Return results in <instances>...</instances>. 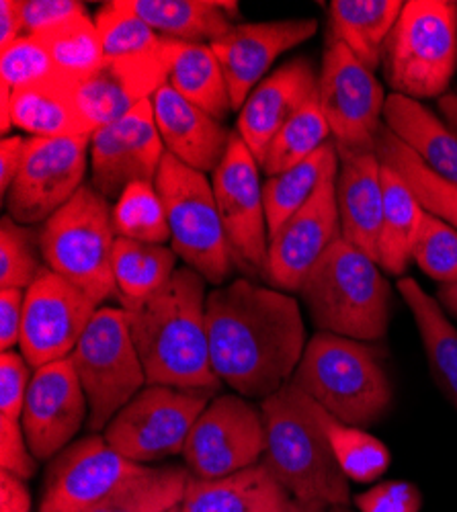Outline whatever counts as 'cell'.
<instances>
[{
    "mask_svg": "<svg viewBox=\"0 0 457 512\" xmlns=\"http://www.w3.org/2000/svg\"><path fill=\"white\" fill-rule=\"evenodd\" d=\"M207 336L220 381L261 402L292 381L308 345L294 297L251 279L207 293Z\"/></svg>",
    "mask_w": 457,
    "mask_h": 512,
    "instance_id": "6da1fadb",
    "label": "cell"
},
{
    "mask_svg": "<svg viewBox=\"0 0 457 512\" xmlns=\"http://www.w3.org/2000/svg\"><path fill=\"white\" fill-rule=\"evenodd\" d=\"M205 285L185 265L158 293L126 310L148 386L220 392L207 336Z\"/></svg>",
    "mask_w": 457,
    "mask_h": 512,
    "instance_id": "7a4b0ae2",
    "label": "cell"
},
{
    "mask_svg": "<svg viewBox=\"0 0 457 512\" xmlns=\"http://www.w3.org/2000/svg\"><path fill=\"white\" fill-rule=\"evenodd\" d=\"M267 449L261 463L298 502L349 506V478L330 449L316 402L292 381L261 402Z\"/></svg>",
    "mask_w": 457,
    "mask_h": 512,
    "instance_id": "3957f363",
    "label": "cell"
},
{
    "mask_svg": "<svg viewBox=\"0 0 457 512\" xmlns=\"http://www.w3.org/2000/svg\"><path fill=\"white\" fill-rule=\"evenodd\" d=\"M298 293L318 332L363 343L388 334L392 287L380 265L343 238L322 254Z\"/></svg>",
    "mask_w": 457,
    "mask_h": 512,
    "instance_id": "277c9868",
    "label": "cell"
},
{
    "mask_svg": "<svg viewBox=\"0 0 457 512\" xmlns=\"http://www.w3.org/2000/svg\"><path fill=\"white\" fill-rule=\"evenodd\" d=\"M292 383L328 414L359 429L380 422L394 402L378 349L330 332L308 340Z\"/></svg>",
    "mask_w": 457,
    "mask_h": 512,
    "instance_id": "5b68a950",
    "label": "cell"
},
{
    "mask_svg": "<svg viewBox=\"0 0 457 512\" xmlns=\"http://www.w3.org/2000/svg\"><path fill=\"white\" fill-rule=\"evenodd\" d=\"M384 78L394 95L441 99L457 70L455 0H408L386 41Z\"/></svg>",
    "mask_w": 457,
    "mask_h": 512,
    "instance_id": "8992f818",
    "label": "cell"
},
{
    "mask_svg": "<svg viewBox=\"0 0 457 512\" xmlns=\"http://www.w3.org/2000/svg\"><path fill=\"white\" fill-rule=\"evenodd\" d=\"M115 240L113 209L93 185H82L62 209L39 226L46 267L85 291L99 306L117 295Z\"/></svg>",
    "mask_w": 457,
    "mask_h": 512,
    "instance_id": "52a82bcc",
    "label": "cell"
},
{
    "mask_svg": "<svg viewBox=\"0 0 457 512\" xmlns=\"http://www.w3.org/2000/svg\"><path fill=\"white\" fill-rule=\"evenodd\" d=\"M154 185L169 220L171 248L207 283L222 287L236 263L218 211L214 185L207 175L171 154L162 158Z\"/></svg>",
    "mask_w": 457,
    "mask_h": 512,
    "instance_id": "ba28073f",
    "label": "cell"
},
{
    "mask_svg": "<svg viewBox=\"0 0 457 512\" xmlns=\"http://www.w3.org/2000/svg\"><path fill=\"white\" fill-rule=\"evenodd\" d=\"M70 361L89 402L91 433H103L117 412L148 386L123 308H99Z\"/></svg>",
    "mask_w": 457,
    "mask_h": 512,
    "instance_id": "9c48e42d",
    "label": "cell"
},
{
    "mask_svg": "<svg viewBox=\"0 0 457 512\" xmlns=\"http://www.w3.org/2000/svg\"><path fill=\"white\" fill-rule=\"evenodd\" d=\"M216 394V390L146 386L117 412L103 437L115 451L142 465L183 455L193 424Z\"/></svg>",
    "mask_w": 457,
    "mask_h": 512,
    "instance_id": "30bf717a",
    "label": "cell"
},
{
    "mask_svg": "<svg viewBox=\"0 0 457 512\" xmlns=\"http://www.w3.org/2000/svg\"><path fill=\"white\" fill-rule=\"evenodd\" d=\"M386 99L376 72L365 68L343 41L326 33L318 101L337 150H376Z\"/></svg>",
    "mask_w": 457,
    "mask_h": 512,
    "instance_id": "8fae6325",
    "label": "cell"
},
{
    "mask_svg": "<svg viewBox=\"0 0 457 512\" xmlns=\"http://www.w3.org/2000/svg\"><path fill=\"white\" fill-rule=\"evenodd\" d=\"M265 449L261 406L240 394H222L193 424L183 457L191 478L212 482L261 463Z\"/></svg>",
    "mask_w": 457,
    "mask_h": 512,
    "instance_id": "7c38bea8",
    "label": "cell"
},
{
    "mask_svg": "<svg viewBox=\"0 0 457 512\" xmlns=\"http://www.w3.org/2000/svg\"><path fill=\"white\" fill-rule=\"evenodd\" d=\"M212 185L236 267L251 277L267 279L269 226L261 166L236 132L214 170Z\"/></svg>",
    "mask_w": 457,
    "mask_h": 512,
    "instance_id": "4fadbf2b",
    "label": "cell"
},
{
    "mask_svg": "<svg viewBox=\"0 0 457 512\" xmlns=\"http://www.w3.org/2000/svg\"><path fill=\"white\" fill-rule=\"evenodd\" d=\"M91 136L29 138L19 175L5 203L9 216L35 226L50 220L85 185Z\"/></svg>",
    "mask_w": 457,
    "mask_h": 512,
    "instance_id": "5bb4252c",
    "label": "cell"
},
{
    "mask_svg": "<svg viewBox=\"0 0 457 512\" xmlns=\"http://www.w3.org/2000/svg\"><path fill=\"white\" fill-rule=\"evenodd\" d=\"M97 310L85 291L44 267L25 289L19 353L33 371L68 359Z\"/></svg>",
    "mask_w": 457,
    "mask_h": 512,
    "instance_id": "9a60e30c",
    "label": "cell"
},
{
    "mask_svg": "<svg viewBox=\"0 0 457 512\" xmlns=\"http://www.w3.org/2000/svg\"><path fill=\"white\" fill-rule=\"evenodd\" d=\"M144 467L115 451L99 433L78 439L50 461L39 512H85Z\"/></svg>",
    "mask_w": 457,
    "mask_h": 512,
    "instance_id": "2e32d148",
    "label": "cell"
},
{
    "mask_svg": "<svg viewBox=\"0 0 457 512\" xmlns=\"http://www.w3.org/2000/svg\"><path fill=\"white\" fill-rule=\"evenodd\" d=\"M164 156L152 99H146L91 136V185L105 199L117 201L134 183H154Z\"/></svg>",
    "mask_w": 457,
    "mask_h": 512,
    "instance_id": "e0dca14e",
    "label": "cell"
},
{
    "mask_svg": "<svg viewBox=\"0 0 457 512\" xmlns=\"http://www.w3.org/2000/svg\"><path fill=\"white\" fill-rule=\"evenodd\" d=\"M85 418L89 402L70 357L33 371L21 424L37 461H52L64 451Z\"/></svg>",
    "mask_w": 457,
    "mask_h": 512,
    "instance_id": "ac0fdd59",
    "label": "cell"
},
{
    "mask_svg": "<svg viewBox=\"0 0 457 512\" xmlns=\"http://www.w3.org/2000/svg\"><path fill=\"white\" fill-rule=\"evenodd\" d=\"M341 238L337 175L328 177L316 195L269 238L267 283L279 291H300L322 254Z\"/></svg>",
    "mask_w": 457,
    "mask_h": 512,
    "instance_id": "d6986e66",
    "label": "cell"
},
{
    "mask_svg": "<svg viewBox=\"0 0 457 512\" xmlns=\"http://www.w3.org/2000/svg\"><path fill=\"white\" fill-rule=\"evenodd\" d=\"M316 31V19L236 23L230 33L214 41L212 50L222 66L232 109H242L281 54L306 44Z\"/></svg>",
    "mask_w": 457,
    "mask_h": 512,
    "instance_id": "ffe728a7",
    "label": "cell"
},
{
    "mask_svg": "<svg viewBox=\"0 0 457 512\" xmlns=\"http://www.w3.org/2000/svg\"><path fill=\"white\" fill-rule=\"evenodd\" d=\"M318 95V74L308 58L289 60L275 68L244 101L236 134L261 164L281 127Z\"/></svg>",
    "mask_w": 457,
    "mask_h": 512,
    "instance_id": "44dd1931",
    "label": "cell"
},
{
    "mask_svg": "<svg viewBox=\"0 0 457 512\" xmlns=\"http://www.w3.org/2000/svg\"><path fill=\"white\" fill-rule=\"evenodd\" d=\"M152 107L166 154L203 175H214L232 140L228 127L183 99L169 82L156 91Z\"/></svg>",
    "mask_w": 457,
    "mask_h": 512,
    "instance_id": "7402d4cb",
    "label": "cell"
},
{
    "mask_svg": "<svg viewBox=\"0 0 457 512\" xmlns=\"http://www.w3.org/2000/svg\"><path fill=\"white\" fill-rule=\"evenodd\" d=\"M337 207L341 238L378 263L384 218L382 160L376 150H337Z\"/></svg>",
    "mask_w": 457,
    "mask_h": 512,
    "instance_id": "603a6c76",
    "label": "cell"
},
{
    "mask_svg": "<svg viewBox=\"0 0 457 512\" xmlns=\"http://www.w3.org/2000/svg\"><path fill=\"white\" fill-rule=\"evenodd\" d=\"M298 502L263 463L220 480H189L181 512H302Z\"/></svg>",
    "mask_w": 457,
    "mask_h": 512,
    "instance_id": "cb8c5ba5",
    "label": "cell"
},
{
    "mask_svg": "<svg viewBox=\"0 0 457 512\" xmlns=\"http://www.w3.org/2000/svg\"><path fill=\"white\" fill-rule=\"evenodd\" d=\"M384 125L435 175L457 185V132L423 101L390 93Z\"/></svg>",
    "mask_w": 457,
    "mask_h": 512,
    "instance_id": "d4e9b609",
    "label": "cell"
},
{
    "mask_svg": "<svg viewBox=\"0 0 457 512\" xmlns=\"http://www.w3.org/2000/svg\"><path fill=\"white\" fill-rule=\"evenodd\" d=\"M136 17L166 39L210 46L236 25L238 3L226 0H123Z\"/></svg>",
    "mask_w": 457,
    "mask_h": 512,
    "instance_id": "484cf974",
    "label": "cell"
},
{
    "mask_svg": "<svg viewBox=\"0 0 457 512\" xmlns=\"http://www.w3.org/2000/svg\"><path fill=\"white\" fill-rule=\"evenodd\" d=\"M13 125L31 138L93 136L82 115L74 80L56 74L13 93Z\"/></svg>",
    "mask_w": 457,
    "mask_h": 512,
    "instance_id": "4316f807",
    "label": "cell"
},
{
    "mask_svg": "<svg viewBox=\"0 0 457 512\" xmlns=\"http://www.w3.org/2000/svg\"><path fill=\"white\" fill-rule=\"evenodd\" d=\"M402 9V0H332L328 35L343 41L365 68L376 72Z\"/></svg>",
    "mask_w": 457,
    "mask_h": 512,
    "instance_id": "83f0119b",
    "label": "cell"
},
{
    "mask_svg": "<svg viewBox=\"0 0 457 512\" xmlns=\"http://www.w3.org/2000/svg\"><path fill=\"white\" fill-rule=\"evenodd\" d=\"M396 285L419 328L437 388L457 410V328L447 318L437 297H431L417 279L400 277Z\"/></svg>",
    "mask_w": 457,
    "mask_h": 512,
    "instance_id": "f1b7e54d",
    "label": "cell"
},
{
    "mask_svg": "<svg viewBox=\"0 0 457 512\" xmlns=\"http://www.w3.org/2000/svg\"><path fill=\"white\" fill-rule=\"evenodd\" d=\"M382 185L384 218L378 246V265L390 275L402 277L412 263V250L417 244L425 209L406 181L384 162Z\"/></svg>",
    "mask_w": 457,
    "mask_h": 512,
    "instance_id": "f546056e",
    "label": "cell"
},
{
    "mask_svg": "<svg viewBox=\"0 0 457 512\" xmlns=\"http://www.w3.org/2000/svg\"><path fill=\"white\" fill-rule=\"evenodd\" d=\"M177 269V252L171 246L117 236L113 248V275L123 310L140 306L158 293Z\"/></svg>",
    "mask_w": 457,
    "mask_h": 512,
    "instance_id": "4dcf8cb0",
    "label": "cell"
},
{
    "mask_svg": "<svg viewBox=\"0 0 457 512\" xmlns=\"http://www.w3.org/2000/svg\"><path fill=\"white\" fill-rule=\"evenodd\" d=\"M339 173V152L335 140L326 142L318 152L298 166L285 170L263 183L269 238L277 234L287 220L316 195L320 185Z\"/></svg>",
    "mask_w": 457,
    "mask_h": 512,
    "instance_id": "1f68e13d",
    "label": "cell"
},
{
    "mask_svg": "<svg viewBox=\"0 0 457 512\" xmlns=\"http://www.w3.org/2000/svg\"><path fill=\"white\" fill-rule=\"evenodd\" d=\"M169 84L183 99L218 121H224L232 111L228 84L210 44H181L179 41Z\"/></svg>",
    "mask_w": 457,
    "mask_h": 512,
    "instance_id": "d6a6232c",
    "label": "cell"
},
{
    "mask_svg": "<svg viewBox=\"0 0 457 512\" xmlns=\"http://www.w3.org/2000/svg\"><path fill=\"white\" fill-rule=\"evenodd\" d=\"M378 158L394 168L417 195L421 207L451 228L457 230V185L441 179L417 156L410 152L386 125L376 136Z\"/></svg>",
    "mask_w": 457,
    "mask_h": 512,
    "instance_id": "836d02e7",
    "label": "cell"
},
{
    "mask_svg": "<svg viewBox=\"0 0 457 512\" xmlns=\"http://www.w3.org/2000/svg\"><path fill=\"white\" fill-rule=\"evenodd\" d=\"M191 474L181 465H146L138 476L85 512H169L185 498Z\"/></svg>",
    "mask_w": 457,
    "mask_h": 512,
    "instance_id": "e575fe53",
    "label": "cell"
},
{
    "mask_svg": "<svg viewBox=\"0 0 457 512\" xmlns=\"http://www.w3.org/2000/svg\"><path fill=\"white\" fill-rule=\"evenodd\" d=\"M318 420L349 482L371 484L388 472L392 453L378 437H373L365 429H359V426L341 422L320 406Z\"/></svg>",
    "mask_w": 457,
    "mask_h": 512,
    "instance_id": "d590c367",
    "label": "cell"
},
{
    "mask_svg": "<svg viewBox=\"0 0 457 512\" xmlns=\"http://www.w3.org/2000/svg\"><path fill=\"white\" fill-rule=\"evenodd\" d=\"M103 54L107 60L156 58L173 50L175 39H166L136 17L123 0H111L95 13Z\"/></svg>",
    "mask_w": 457,
    "mask_h": 512,
    "instance_id": "8d00e7d4",
    "label": "cell"
},
{
    "mask_svg": "<svg viewBox=\"0 0 457 512\" xmlns=\"http://www.w3.org/2000/svg\"><path fill=\"white\" fill-rule=\"evenodd\" d=\"M330 140V125L320 109V101L316 95L273 138L259 164L261 173H265L267 177L285 173V170L308 160Z\"/></svg>",
    "mask_w": 457,
    "mask_h": 512,
    "instance_id": "74e56055",
    "label": "cell"
},
{
    "mask_svg": "<svg viewBox=\"0 0 457 512\" xmlns=\"http://www.w3.org/2000/svg\"><path fill=\"white\" fill-rule=\"evenodd\" d=\"M35 37L44 44L56 68L74 82L89 76L105 62L99 29L89 11L74 15Z\"/></svg>",
    "mask_w": 457,
    "mask_h": 512,
    "instance_id": "f35d334b",
    "label": "cell"
},
{
    "mask_svg": "<svg viewBox=\"0 0 457 512\" xmlns=\"http://www.w3.org/2000/svg\"><path fill=\"white\" fill-rule=\"evenodd\" d=\"M113 228L121 238L148 244L171 240L164 203L154 183H134L119 195L113 207Z\"/></svg>",
    "mask_w": 457,
    "mask_h": 512,
    "instance_id": "ab89813d",
    "label": "cell"
},
{
    "mask_svg": "<svg viewBox=\"0 0 457 512\" xmlns=\"http://www.w3.org/2000/svg\"><path fill=\"white\" fill-rule=\"evenodd\" d=\"M39 230L5 216L0 222V289H27L46 265H41Z\"/></svg>",
    "mask_w": 457,
    "mask_h": 512,
    "instance_id": "60d3db41",
    "label": "cell"
},
{
    "mask_svg": "<svg viewBox=\"0 0 457 512\" xmlns=\"http://www.w3.org/2000/svg\"><path fill=\"white\" fill-rule=\"evenodd\" d=\"M412 261L441 285L457 283V230L425 211Z\"/></svg>",
    "mask_w": 457,
    "mask_h": 512,
    "instance_id": "b9f144b4",
    "label": "cell"
},
{
    "mask_svg": "<svg viewBox=\"0 0 457 512\" xmlns=\"http://www.w3.org/2000/svg\"><path fill=\"white\" fill-rule=\"evenodd\" d=\"M0 72H3V84L13 89V93L29 87V84L62 74L35 35H23L13 46L3 50Z\"/></svg>",
    "mask_w": 457,
    "mask_h": 512,
    "instance_id": "7bdbcfd3",
    "label": "cell"
},
{
    "mask_svg": "<svg viewBox=\"0 0 457 512\" xmlns=\"http://www.w3.org/2000/svg\"><path fill=\"white\" fill-rule=\"evenodd\" d=\"M359 512H421L423 494L412 482L388 480L353 498Z\"/></svg>",
    "mask_w": 457,
    "mask_h": 512,
    "instance_id": "ee69618b",
    "label": "cell"
},
{
    "mask_svg": "<svg viewBox=\"0 0 457 512\" xmlns=\"http://www.w3.org/2000/svg\"><path fill=\"white\" fill-rule=\"evenodd\" d=\"M29 381L31 365L21 353H0V418L21 420Z\"/></svg>",
    "mask_w": 457,
    "mask_h": 512,
    "instance_id": "f6af8a7d",
    "label": "cell"
},
{
    "mask_svg": "<svg viewBox=\"0 0 457 512\" xmlns=\"http://www.w3.org/2000/svg\"><path fill=\"white\" fill-rule=\"evenodd\" d=\"M0 472L29 480L37 472V459L29 449L21 420L0 418Z\"/></svg>",
    "mask_w": 457,
    "mask_h": 512,
    "instance_id": "bcb514c9",
    "label": "cell"
},
{
    "mask_svg": "<svg viewBox=\"0 0 457 512\" xmlns=\"http://www.w3.org/2000/svg\"><path fill=\"white\" fill-rule=\"evenodd\" d=\"M25 35H37L62 21L87 13L85 3L76 0H21Z\"/></svg>",
    "mask_w": 457,
    "mask_h": 512,
    "instance_id": "7dc6e473",
    "label": "cell"
},
{
    "mask_svg": "<svg viewBox=\"0 0 457 512\" xmlns=\"http://www.w3.org/2000/svg\"><path fill=\"white\" fill-rule=\"evenodd\" d=\"M25 291L0 289V351H15L21 343Z\"/></svg>",
    "mask_w": 457,
    "mask_h": 512,
    "instance_id": "c3c4849f",
    "label": "cell"
},
{
    "mask_svg": "<svg viewBox=\"0 0 457 512\" xmlns=\"http://www.w3.org/2000/svg\"><path fill=\"white\" fill-rule=\"evenodd\" d=\"M27 140L23 136H3V142H0V193L7 197L11 185L15 183L25 150H27Z\"/></svg>",
    "mask_w": 457,
    "mask_h": 512,
    "instance_id": "681fc988",
    "label": "cell"
},
{
    "mask_svg": "<svg viewBox=\"0 0 457 512\" xmlns=\"http://www.w3.org/2000/svg\"><path fill=\"white\" fill-rule=\"evenodd\" d=\"M0 512H31V494L25 480L0 472Z\"/></svg>",
    "mask_w": 457,
    "mask_h": 512,
    "instance_id": "f907efd6",
    "label": "cell"
},
{
    "mask_svg": "<svg viewBox=\"0 0 457 512\" xmlns=\"http://www.w3.org/2000/svg\"><path fill=\"white\" fill-rule=\"evenodd\" d=\"M25 35L21 0H3L0 3V48L13 46L19 37Z\"/></svg>",
    "mask_w": 457,
    "mask_h": 512,
    "instance_id": "816d5d0a",
    "label": "cell"
},
{
    "mask_svg": "<svg viewBox=\"0 0 457 512\" xmlns=\"http://www.w3.org/2000/svg\"><path fill=\"white\" fill-rule=\"evenodd\" d=\"M441 117L457 132V87L439 99Z\"/></svg>",
    "mask_w": 457,
    "mask_h": 512,
    "instance_id": "f5cc1de1",
    "label": "cell"
},
{
    "mask_svg": "<svg viewBox=\"0 0 457 512\" xmlns=\"http://www.w3.org/2000/svg\"><path fill=\"white\" fill-rule=\"evenodd\" d=\"M0 103H3V136H7L9 134V130L13 127V89H9L7 84H3V87H0Z\"/></svg>",
    "mask_w": 457,
    "mask_h": 512,
    "instance_id": "db71d44e",
    "label": "cell"
},
{
    "mask_svg": "<svg viewBox=\"0 0 457 512\" xmlns=\"http://www.w3.org/2000/svg\"><path fill=\"white\" fill-rule=\"evenodd\" d=\"M437 302L441 304L443 310L453 314L457 318V283L451 285H441L437 289Z\"/></svg>",
    "mask_w": 457,
    "mask_h": 512,
    "instance_id": "11a10c76",
    "label": "cell"
},
{
    "mask_svg": "<svg viewBox=\"0 0 457 512\" xmlns=\"http://www.w3.org/2000/svg\"><path fill=\"white\" fill-rule=\"evenodd\" d=\"M326 510H328L326 504H322V502H310V504L304 506L302 512H326Z\"/></svg>",
    "mask_w": 457,
    "mask_h": 512,
    "instance_id": "9f6ffc18",
    "label": "cell"
},
{
    "mask_svg": "<svg viewBox=\"0 0 457 512\" xmlns=\"http://www.w3.org/2000/svg\"><path fill=\"white\" fill-rule=\"evenodd\" d=\"M326 512H353L349 506H328Z\"/></svg>",
    "mask_w": 457,
    "mask_h": 512,
    "instance_id": "6f0895ef",
    "label": "cell"
},
{
    "mask_svg": "<svg viewBox=\"0 0 457 512\" xmlns=\"http://www.w3.org/2000/svg\"><path fill=\"white\" fill-rule=\"evenodd\" d=\"M169 512H181V504H179V506H175V508H173V510H169Z\"/></svg>",
    "mask_w": 457,
    "mask_h": 512,
    "instance_id": "680465c9",
    "label": "cell"
}]
</instances>
